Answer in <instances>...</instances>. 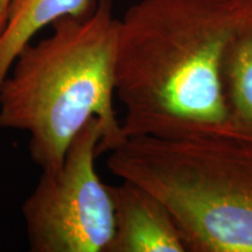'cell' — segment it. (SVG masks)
<instances>
[{"label": "cell", "mask_w": 252, "mask_h": 252, "mask_svg": "<svg viewBox=\"0 0 252 252\" xmlns=\"http://www.w3.org/2000/svg\"><path fill=\"white\" fill-rule=\"evenodd\" d=\"M252 0H140L119 19L124 137H228L220 70Z\"/></svg>", "instance_id": "1"}, {"label": "cell", "mask_w": 252, "mask_h": 252, "mask_svg": "<svg viewBox=\"0 0 252 252\" xmlns=\"http://www.w3.org/2000/svg\"><path fill=\"white\" fill-rule=\"evenodd\" d=\"M53 33L20 50L0 86V128L30 134V153L42 172L61 168L69 145L90 118L103 137L97 156L126 138L113 106L119 19L112 0L52 24Z\"/></svg>", "instance_id": "2"}, {"label": "cell", "mask_w": 252, "mask_h": 252, "mask_svg": "<svg viewBox=\"0 0 252 252\" xmlns=\"http://www.w3.org/2000/svg\"><path fill=\"white\" fill-rule=\"evenodd\" d=\"M109 171L165 204L190 252H252V144L230 137H127Z\"/></svg>", "instance_id": "3"}, {"label": "cell", "mask_w": 252, "mask_h": 252, "mask_svg": "<svg viewBox=\"0 0 252 252\" xmlns=\"http://www.w3.org/2000/svg\"><path fill=\"white\" fill-rule=\"evenodd\" d=\"M103 137L99 119L90 118L75 135L61 168L42 172L23 204L32 252H106L115 235L110 186L94 169Z\"/></svg>", "instance_id": "4"}, {"label": "cell", "mask_w": 252, "mask_h": 252, "mask_svg": "<svg viewBox=\"0 0 252 252\" xmlns=\"http://www.w3.org/2000/svg\"><path fill=\"white\" fill-rule=\"evenodd\" d=\"M110 191L116 225L106 252L187 251L171 213L152 193L127 180Z\"/></svg>", "instance_id": "5"}, {"label": "cell", "mask_w": 252, "mask_h": 252, "mask_svg": "<svg viewBox=\"0 0 252 252\" xmlns=\"http://www.w3.org/2000/svg\"><path fill=\"white\" fill-rule=\"evenodd\" d=\"M226 135L252 144V15L226 50L220 70Z\"/></svg>", "instance_id": "6"}, {"label": "cell", "mask_w": 252, "mask_h": 252, "mask_svg": "<svg viewBox=\"0 0 252 252\" xmlns=\"http://www.w3.org/2000/svg\"><path fill=\"white\" fill-rule=\"evenodd\" d=\"M94 4V0H9L0 34V86L20 50L37 32L63 17L86 14Z\"/></svg>", "instance_id": "7"}, {"label": "cell", "mask_w": 252, "mask_h": 252, "mask_svg": "<svg viewBox=\"0 0 252 252\" xmlns=\"http://www.w3.org/2000/svg\"><path fill=\"white\" fill-rule=\"evenodd\" d=\"M9 0H0V34L4 31L6 25V18H7Z\"/></svg>", "instance_id": "8"}]
</instances>
